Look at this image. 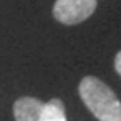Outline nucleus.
Returning <instances> with one entry per match:
<instances>
[{
	"label": "nucleus",
	"mask_w": 121,
	"mask_h": 121,
	"mask_svg": "<svg viewBox=\"0 0 121 121\" xmlns=\"http://www.w3.org/2000/svg\"><path fill=\"white\" fill-rule=\"evenodd\" d=\"M79 96L99 121H121V101L111 87L94 76H86L79 82Z\"/></svg>",
	"instance_id": "1"
},
{
	"label": "nucleus",
	"mask_w": 121,
	"mask_h": 121,
	"mask_svg": "<svg viewBox=\"0 0 121 121\" xmlns=\"http://www.w3.org/2000/svg\"><path fill=\"white\" fill-rule=\"evenodd\" d=\"M98 7V0H56L54 19L64 25H78L89 19Z\"/></svg>",
	"instance_id": "2"
},
{
	"label": "nucleus",
	"mask_w": 121,
	"mask_h": 121,
	"mask_svg": "<svg viewBox=\"0 0 121 121\" xmlns=\"http://www.w3.org/2000/svg\"><path fill=\"white\" fill-rule=\"evenodd\" d=\"M44 103L37 98L24 96L13 103V116L15 121H39Z\"/></svg>",
	"instance_id": "3"
},
{
	"label": "nucleus",
	"mask_w": 121,
	"mask_h": 121,
	"mask_svg": "<svg viewBox=\"0 0 121 121\" xmlns=\"http://www.w3.org/2000/svg\"><path fill=\"white\" fill-rule=\"evenodd\" d=\"M39 121H67L66 119V108L64 103L54 98L47 103H44V108L40 113Z\"/></svg>",
	"instance_id": "4"
},
{
	"label": "nucleus",
	"mask_w": 121,
	"mask_h": 121,
	"mask_svg": "<svg viewBox=\"0 0 121 121\" xmlns=\"http://www.w3.org/2000/svg\"><path fill=\"white\" fill-rule=\"evenodd\" d=\"M114 69H116V72L121 76V51L116 54V57H114Z\"/></svg>",
	"instance_id": "5"
}]
</instances>
